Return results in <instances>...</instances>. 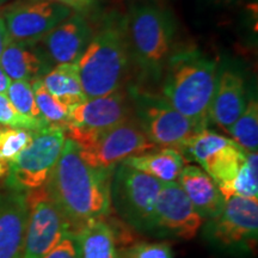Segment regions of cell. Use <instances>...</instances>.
<instances>
[{
	"label": "cell",
	"instance_id": "5b68a950",
	"mask_svg": "<svg viewBox=\"0 0 258 258\" xmlns=\"http://www.w3.org/2000/svg\"><path fill=\"white\" fill-rule=\"evenodd\" d=\"M64 141L66 133L60 125L48 124L35 131L30 145L9 164L6 186L30 191L46 185Z\"/></svg>",
	"mask_w": 258,
	"mask_h": 258
},
{
	"label": "cell",
	"instance_id": "e0dca14e",
	"mask_svg": "<svg viewBox=\"0 0 258 258\" xmlns=\"http://www.w3.org/2000/svg\"><path fill=\"white\" fill-rule=\"evenodd\" d=\"M0 64L11 80L30 83L42 79L51 70L37 41H11L2 54Z\"/></svg>",
	"mask_w": 258,
	"mask_h": 258
},
{
	"label": "cell",
	"instance_id": "5bb4252c",
	"mask_svg": "<svg viewBox=\"0 0 258 258\" xmlns=\"http://www.w3.org/2000/svg\"><path fill=\"white\" fill-rule=\"evenodd\" d=\"M72 15V10L59 3L34 0L15 6L5 15L12 41H38Z\"/></svg>",
	"mask_w": 258,
	"mask_h": 258
},
{
	"label": "cell",
	"instance_id": "7c38bea8",
	"mask_svg": "<svg viewBox=\"0 0 258 258\" xmlns=\"http://www.w3.org/2000/svg\"><path fill=\"white\" fill-rule=\"evenodd\" d=\"M205 219L196 211L177 182L163 183L154 207L153 232L191 240L199 233Z\"/></svg>",
	"mask_w": 258,
	"mask_h": 258
},
{
	"label": "cell",
	"instance_id": "4dcf8cb0",
	"mask_svg": "<svg viewBox=\"0 0 258 258\" xmlns=\"http://www.w3.org/2000/svg\"><path fill=\"white\" fill-rule=\"evenodd\" d=\"M46 2H53L62 4L71 10H77V11H83L90 8L92 4V0H46Z\"/></svg>",
	"mask_w": 258,
	"mask_h": 258
},
{
	"label": "cell",
	"instance_id": "277c9868",
	"mask_svg": "<svg viewBox=\"0 0 258 258\" xmlns=\"http://www.w3.org/2000/svg\"><path fill=\"white\" fill-rule=\"evenodd\" d=\"M125 34L141 70L158 78L169 60L175 35L169 14L157 6H140L132 12Z\"/></svg>",
	"mask_w": 258,
	"mask_h": 258
},
{
	"label": "cell",
	"instance_id": "484cf974",
	"mask_svg": "<svg viewBox=\"0 0 258 258\" xmlns=\"http://www.w3.org/2000/svg\"><path fill=\"white\" fill-rule=\"evenodd\" d=\"M34 132L23 128L0 129V165L8 170L9 164L30 145Z\"/></svg>",
	"mask_w": 258,
	"mask_h": 258
},
{
	"label": "cell",
	"instance_id": "d4e9b609",
	"mask_svg": "<svg viewBox=\"0 0 258 258\" xmlns=\"http://www.w3.org/2000/svg\"><path fill=\"white\" fill-rule=\"evenodd\" d=\"M38 110L48 124L63 127L69 120V108L48 91L41 79L31 82Z\"/></svg>",
	"mask_w": 258,
	"mask_h": 258
},
{
	"label": "cell",
	"instance_id": "d590c367",
	"mask_svg": "<svg viewBox=\"0 0 258 258\" xmlns=\"http://www.w3.org/2000/svg\"><path fill=\"white\" fill-rule=\"evenodd\" d=\"M221 2H231V0H221Z\"/></svg>",
	"mask_w": 258,
	"mask_h": 258
},
{
	"label": "cell",
	"instance_id": "44dd1931",
	"mask_svg": "<svg viewBox=\"0 0 258 258\" xmlns=\"http://www.w3.org/2000/svg\"><path fill=\"white\" fill-rule=\"evenodd\" d=\"M79 258H120L115 234L108 222L98 219L76 234Z\"/></svg>",
	"mask_w": 258,
	"mask_h": 258
},
{
	"label": "cell",
	"instance_id": "1f68e13d",
	"mask_svg": "<svg viewBox=\"0 0 258 258\" xmlns=\"http://www.w3.org/2000/svg\"><path fill=\"white\" fill-rule=\"evenodd\" d=\"M11 41L12 38L10 36L8 28H6L5 19L0 17V57H2V54L4 53L5 48L9 46Z\"/></svg>",
	"mask_w": 258,
	"mask_h": 258
},
{
	"label": "cell",
	"instance_id": "4316f807",
	"mask_svg": "<svg viewBox=\"0 0 258 258\" xmlns=\"http://www.w3.org/2000/svg\"><path fill=\"white\" fill-rule=\"evenodd\" d=\"M6 96L22 115L34 118V120L44 121L37 108L34 90H32L30 82H27V80H12L8 89V92H6Z\"/></svg>",
	"mask_w": 258,
	"mask_h": 258
},
{
	"label": "cell",
	"instance_id": "f1b7e54d",
	"mask_svg": "<svg viewBox=\"0 0 258 258\" xmlns=\"http://www.w3.org/2000/svg\"><path fill=\"white\" fill-rule=\"evenodd\" d=\"M125 258H173V252L167 243H138L129 247Z\"/></svg>",
	"mask_w": 258,
	"mask_h": 258
},
{
	"label": "cell",
	"instance_id": "ac0fdd59",
	"mask_svg": "<svg viewBox=\"0 0 258 258\" xmlns=\"http://www.w3.org/2000/svg\"><path fill=\"white\" fill-rule=\"evenodd\" d=\"M245 106L246 101L243 78L232 71H224L218 76L209 108V120L228 132L243 114Z\"/></svg>",
	"mask_w": 258,
	"mask_h": 258
},
{
	"label": "cell",
	"instance_id": "ffe728a7",
	"mask_svg": "<svg viewBox=\"0 0 258 258\" xmlns=\"http://www.w3.org/2000/svg\"><path fill=\"white\" fill-rule=\"evenodd\" d=\"M121 164L147 173L161 183L177 182L185 166V158L178 150L170 147L154 148L146 153L129 157Z\"/></svg>",
	"mask_w": 258,
	"mask_h": 258
},
{
	"label": "cell",
	"instance_id": "ba28073f",
	"mask_svg": "<svg viewBox=\"0 0 258 258\" xmlns=\"http://www.w3.org/2000/svg\"><path fill=\"white\" fill-rule=\"evenodd\" d=\"M161 184L154 177L121 164L111 179V202L137 230L153 232L154 207Z\"/></svg>",
	"mask_w": 258,
	"mask_h": 258
},
{
	"label": "cell",
	"instance_id": "7402d4cb",
	"mask_svg": "<svg viewBox=\"0 0 258 258\" xmlns=\"http://www.w3.org/2000/svg\"><path fill=\"white\" fill-rule=\"evenodd\" d=\"M46 89L67 108L86 101L76 63H57L41 79Z\"/></svg>",
	"mask_w": 258,
	"mask_h": 258
},
{
	"label": "cell",
	"instance_id": "3957f363",
	"mask_svg": "<svg viewBox=\"0 0 258 258\" xmlns=\"http://www.w3.org/2000/svg\"><path fill=\"white\" fill-rule=\"evenodd\" d=\"M125 29L109 24L91 38L76 61L80 85L86 98L103 97L120 90L128 64Z\"/></svg>",
	"mask_w": 258,
	"mask_h": 258
},
{
	"label": "cell",
	"instance_id": "e575fe53",
	"mask_svg": "<svg viewBox=\"0 0 258 258\" xmlns=\"http://www.w3.org/2000/svg\"><path fill=\"white\" fill-rule=\"evenodd\" d=\"M8 2H10V0H0V5L5 4V3H8Z\"/></svg>",
	"mask_w": 258,
	"mask_h": 258
},
{
	"label": "cell",
	"instance_id": "4fadbf2b",
	"mask_svg": "<svg viewBox=\"0 0 258 258\" xmlns=\"http://www.w3.org/2000/svg\"><path fill=\"white\" fill-rule=\"evenodd\" d=\"M209 234L224 246L254 240L258 232V199L230 196L218 215L209 219Z\"/></svg>",
	"mask_w": 258,
	"mask_h": 258
},
{
	"label": "cell",
	"instance_id": "30bf717a",
	"mask_svg": "<svg viewBox=\"0 0 258 258\" xmlns=\"http://www.w3.org/2000/svg\"><path fill=\"white\" fill-rule=\"evenodd\" d=\"M180 153L199 163L201 169L217 183L220 191L234 178L246 156V152L233 139L208 129L194 135Z\"/></svg>",
	"mask_w": 258,
	"mask_h": 258
},
{
	"label": "cell",
	"instance_id": "603a6c76",
	"mask_svg": "<svg viewBox=\"0 0 258 258\" xmlns=\"http://www.w3.org/2000/svg\"><path fill=\"white\" fill-rule=\"evenodd\" d=\"M222 198L241 196L247 199H258V154L246 152L245 159L231 183L222 189Z\"/></svg>",
	"mask_w": 258,
	"mask_h": 258
},
{
	"label": "cell",
	"instance_id": "6da1fadb",
	"mask_svg": "<svg viewBox=\"0 0 258 258\" xmlns=\"http://www.w3.org/2000/svg\"><path fill=\"white\" fill-rule=\"evenodd\" d=\"M112 170L90 166L80 158L78 146L66 138L44 186L69 222L71 233L76 235L90 222L109 213Z\"/></svg>",
	"mask_w": 258,
	"mask_h": 258
},
{
	"label": "cell",
	"instance_id": "2e32d148",
	"mask_svg": "<svg viewBox=\"0 0 258 258\" xmlns=\"http://www.w3.org/2000/svg\"><path fill=\"white\" fill-rule=\"evenodd\" d=\"M44 46L49 57L56 63H76L92 38V30L82 15L69 18L48 32Z\"/></svg>",
	"mask_w": 258,
	"mask_h": 258
},
{
	"label": "cell",
	"instance_id": "836d02e7",
	"mask_svg": "<svg viewBox=\"0 0 258 258\" xmlns=\"http://www.w3.org/2000/svg\"><path fill=\"white\" fill-rule=\"evenodd\" d=\"M6 173H8V170H6L5 167H3L2 165H0V178H2V177L6 176Z\"/></svg>",
	"mask_w": 258,
	"mask_h": 258
},
{
	"label": "cell",
	"instance_id": "8992f818",
	"mask_svg": "<svg viewBox=\"0 0 258 258\" xmlns=\"http://www.w3.org/2000/svg\"><path fill=\"white\" fill-rule=\"evenodd\" d=\"M69 139L78 146L79 156L86 164L106 170L114 169L116 164L129 157L157 148L138 122L132 118L99 133L76 135Z\"/></svg>",
	"mask_w": 258,
	"mask_h": 258
},
{
	"label": "cell",
	"instance_id": "d6a6232c",
	"mask_svg": "<svg viewBox=\"0 0 258 258\" xmlns=\"http://www.w3.org/2000/svg\"><path fill=\"white\" fill-rule=\"evenodd\" d=\"M11 82L12 80L9 78V76L5 73L4 69H3L2 64H0V93H4V95H6Z\"/></svg>",
	"mask_w": 258,
	"mask_h": 258
},
{
	"label": "cell",
	"instance_id": "52a82bcc",
	"mask_svg": "<svg viewBox=\"0 0 258 258\" xmlns=\"http://www.w3.org/2000/svg\"><path fill=\"white\" fill-rule=\"evenodd\" d=\"M138 124L157 147H170L182 152L200 129L170 104L164 96L132 90Z\"/></svg>",
	"mask_w": 258,
	"mask_h": 258
},
{
	"label": "cell",
	"instance_id": "cb8c5ba5",
	"mask_svg": "<svg viewBox=\"0 0 258 258\" xmlns=\"http://www.w3.org/2000/svg\"><path fill=\"white\" fill-rule=\"evenodd\" d=\"M228 133L245 152H257L258 148V104L251 98L243 114L234 122Z\"/></svg>",
	"mask_w": 258,
	"mask_h": 258
},
{
	"label": "cell",
	"instance_id": "f546056e",
	"mask_svg": "<svg viewBox=\"0 0 258 258\" xmlns=\"http://www.w3.org/2000/svg\"><path fill=\"white\" fill-rule=\"evenodd\" d=\"M44 258H79L76 235L69 233Z\"/></svg>",
	"mask_w": 258,
	"mask_h": 258
},
{
	"label": "cell",
	"instance_id": "d6986e66",
	"mask_svg": "<svg viewBox=\"0 0 258 258\" xmlns=\"http://www.w3.org/2000/svg\"><path fill=\"white\" fill-rule=\"evenodd\" d=\"M177 183L205 220H209L220 213L225 202L222 194L217 183L201 167L185 165Z\"/></svg>",
	"mask_w": 258,
	"mask_h": 258
},
{
	"label": "cell",
	"instance_id": "7a4b0ae2",
	"mask_svg": "<svg viewBox=\"0 0 258 258\" xmlns=\"http://www.w3.org/2000/svg\"><path fill=\"white\" fill-rule=\"evenodd\" d=\"M163 96L200 131L207 129L218 80L217 61L195 48L172 54L166 62Z\"/></svg>",
	"mask_w": 258,
	"mask_h": 258
},
{
	"label": "cell",
	"instance_id": "8fae6325",
	"mask_svg": "<svg viewBox=\"0 0 258 258\" xmlns=\"http://www.w3.org/2000/svg\"><path fill=\"white\" fill-rule=\"evenodd\" d=\"M131 118L127 96L117 91L103 97L88 98L69 109V120L64 125L66 138L96 134L110 129Z\"/></svg>",
	"mask_w": 258,
	"mask_h": 258
},
{
	"label": "cell",
	"instance_id": "9c48e42d",
	"mask_svg": "<svg viewBox=\"0 0 258 258\" xmlns=\"http://www.w3.org/2000/svg\"><path fill=\"white\" fill-rule=\"evenodd\" d=\"M27 198L29 219L21 258H44L71 233L70 225L46 186L27 191Z\"/></svg>",
	"mask_w": 258,
	"mask_h": 258
},
{
	"label": "cell",
	"instance_id": "9a60e30c",
	"mask_svg": "<svg viewBox=\"0 0 258 258\" xmlns=\"http://www.w3.org/2000/svg\"><path fill=\"white\" fill-rule=\"evenodd\" d=\"M28 219L27 191L0 190V258H21Z\"/></svg>",
	"mask_w": 258,
	"mask_h": 258
},
{
	"label": "cell",
	"instance_id": "83f0119b",
	"mask_svg": "<svg viewBox=\"0 0 258 258\" xmlns=\"http://www.w3.org/2000/svg\"><path fill=\"white\" fill-rule=\"evenodd\" d=\"M0 124L9 128H23L28 131H37L48 125L47 122L34 120L22 115L4 93H0Z\"/></svg>",
	"mask_w": 258,
	"mask_h": 258
}]
</instances>
